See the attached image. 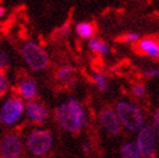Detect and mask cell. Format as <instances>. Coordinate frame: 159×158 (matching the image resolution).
<instances>
[{
	"label": "cell",
	"instance_id": "cell-4",
	"mask_svg": "<svg viewBox=\"0 0 159 158\" xmlns=\"http://www.w3.org/2000/svg\"><path fill=\"white\" fill-rule=\"evenodd\" d=\"M52 146V135L48 131L35 130L27 139V148L34 156H44Z\"/></svg>",
	"mask_w": 159,
	"mask_h": 158
},
{
	"label": "cell",
	"instance_id": "cell-16",
	"mask_svg": "<svg viewBox=\"0 0 159 158\" xmlns=\"http://www.w3.org/2000/svg\"><path fill=\"white\" fill-rule=\"evenodd\" d=\"M71 73H73V67L70 66H66V67H62L58 70L57 73V78L60 79V81H67V79L70 78Z\"/></svg>",
	"mask_w": 159,
	"mask_h": 158
},
{
	"label": "cell",
	"instance_id": "cell-3",
	"mask_svg": "<svg viewBox=\"0 0 159 158\" xmlns=\"http://www.w3.org/2000/svg\"><path fill=\"white\" fill-rule=\"evenodd\" d=\"M23 58L33 70H42L48 65V56L39 45L34 43H26L22 47Z\"/></svg>",
	"mask_w": 159,
	"mask_h": 158
},
{
	"label": "cell",
	"instance_id": "cell-2",
	"mask_svg": "<svg viewBox=\"0 0 159 158\" xmlns=\"http://www.w3.org/2000/svg\"><path fill=\"white\" fill-rule=\"evenodd\" d=\"M116 109L119 118L127 128L132 131H137L139 128H141L144 118H142V113L139 108L128 104V102H118Z\"/></svg>",
	"mask_w": 159,
	"mask_h": 158
},
{
	"label": "cell",
	"instance_id": "cell-17",
	"mask_svg": "<svg viewBox=\"0 0 159 158\" xmlns=\"http://www.w3.org/2000/svg\"><path fill=\"white\" fill-rule=\"evenodd\" d=\"M7 87H8V82H7V78H5V75L2 73V75H0V95H3L5 93V91H7Z\"/></svg>",
	"mask_w": 159,
	"mask_h": 158
},
{
	"label": "cell",
	"instance_id": "cell-6",
	"mask_svg": "<svg viewBox=\"0 0 159 158\" xmlns=\"http://www.w3.org/2000/svg\"><path fill=\"white\" fill-rule=\"evenodd\" d=\"M23 104L20 99H9L4 102L0 113V121L3 124H12L21 117Z\"/></svg>",
	"mask_w": 159,
	"mask_h": 158
},
{
	"label": "cell",
	"instance_id": "cell-21",
	"mask_svg": "<svg viewBox=\"0 0 159 158\" xmlns=\"http://www.w3.org/2000/svg\"><path fill=\"white\" fill-rule=\"evenodd\" d=\"M8 66V58H7V54L4 52H2V67H7Z\"/></svg>",
	"mask_w": 159,
	"mask_h": 158
},
{
	"label": "cell",
	"instance_id": "cell-11",
	"mask_svg": "<svg viewBox=\"0 0 159 158\" xmlns=\"http://www.w3.org/2000/svg\"><path fill=\"white\" fill-rule=\"evenodd\" d=\"M17 91L22 97L30 100V99H33L36 93V83L33 79H25V81H22L18 84Z\"/></svg>",
	"mask_w": 159,
	"mask_h": 158
},
{
	"label": "cell",
	"instance_id": "cell-22",
	"mask_svg": "<svg viewBox=\"0 0 159 158\" xmlns=\"http://www.w3.org/2000/svg\"><path fill=\"white\" fill-rule=\"evenodd\" d=\"M158 74H159V70H148V72H146V75L149 78H153V77H155Z\"/></svg>",
	"mask_w": 159,
	"mask_h": 158
},
{
	"label": "cell",
	"instance_id": "cell-10",
	"mask_svg": "<svg viewBox=\"0 0 159 158\" xmlns=\"http://www.w3.org/2000/svg\"><path fill=\"white\" fill-rule=\"evenodd\" d=\"M141 53H145L150 57H159V44L153 39H142L137 44Z\"/></svg>",
	"mask_w": 159,
	"mask_h": 158
},
{
	"label": "cell",
	"instance_id": "cell-5",
	"mask_svg": "<svg viewBox=\"0 0 159 158\" xmlns=\"http://www.w3.org/2000/svg\"><path fill=\"white\" fill-rule=\"evenodd\" d=\"M137 146L144 157H154L157 146V136L150 126L142 127L137 136Z\"/></svg>",
	"mask_w": 159,
	"mask_h": 158
},
{
	"label": "cell",
	"instance_id": "cell-14",
	"mask_svg": "<svg viewBox=\"0 0 159 158\" xmlns=\"http://www.w3.org/2000/svg\"><path fill=\"white\" fill-rule=\"evenodd\" d=\"M89 48L94 52H97V53H102V54H106L109 52V47L104 43V42H101L98 40V39H91L89 40Z\"/></svg>",
	"mask_w": 159,
	"mask_h": 158
},
{
	"label": "cell",
	"instance_id": "cell-19",
	"mask_svg": "<svg viewBox=\"0 0 159 158\" xmlns=\"http://www.w3.org/2000/svg\"><path fill=\"white\" fill-rule=\"evenodd\" d=\"M137 39H139V34H136V33H131V34H127L123 36L124 42H133V40H137Z\"/></svg>",
	"mask_w": 159,
	"mask_h": 158
},
{
	"label": "cell",
	"instance_id": "cell-8",
	"mask_svg": "<svg viewBox=\"0 0 159 158\" xmlns=\"http://www.w3.org/2000/svg\"><path fill=\"white\" fill-rule=\"evenodd\" d=\"M100 119L102 126L105 127L106 131H109L113 135H118L120 132V124H119V121L115 115V113L111 110L110 108H105L100 114Z\"/></svg>",
	"mask_w": 159,
	"mask_h": 158
},
{
	"label": "cell",
	"instance_id": "cell-1",
	"mask_svg": "<svg viewBox=\"0 0 159 158\" xmlns=\"http://www.w3.org/2000/svg\"><path fill=\"white\" fill-rule=\"evenodd\" d=\"M54 117L61 127L70 132H79L85 123L83 108L74 99H70L67 104L60 105L54 110Z\"/></svg>",
	"mask_w": 159,
	"mask_h": 158
},
{
	"label": "cell",
	"instance_id": "cell-13",
	"mask_svg": "<svg viewBox=\"0 0 159 158\" xmlns=\"http://www.w3.org/2000/svg\"><path fill=\"white\" fill-rule=\"evenodd\" d=\"M76 33L82 38H91L94 33V27L88 22H80L76 25Z\"/></svg>",
	"mask_w": 159,
	"mask_h": 158
},
{
	"label": "cell",
	"instance_id": "cell-7",
	"mask_svg": "<svg viewBox=\"0 0 159 158\" xmlns=\"http://www.w3.org/2000/svg\"><path fill=\"white\" fill-rule=\"evenodd\" d=\"M22 152V145L18 136L14 133H7L2 139L0 156L2 158H20Z\"/></svg>",
	"mask_w": 159,
	"mask_h": 158
},
{
	"label": "cell",
	"instance_id": "cell-12",
	"mask_svg": "<svg viewBox=\"0 0 159 158\" xmlns=\"http://www.w3.org/2000/svg\"><path fill=\"white\" fill-rule=\"evenodd\" d=\"M140 149L137 145L127 143L122 146V158H140Z\"/></svg>",
	"mask_w": 159,
	"mask_h": 158
},
{
	"label": "cell",
	"instance_id": "cell-9",
	"mask_svg": "<svg viewBox=\"0 0 159 158\" xmlns=\"http://www.w3.org/2000/svg\"><path fill=\"white\" fill-rule=\"evenodd\" d=\"M26 110H27V115L36 124H42L47 118H48L47 108L43 104H39V102H34V101L29 102V104L26 105Z\"/></svg>",
	"mask_w": 159,
	"mask_h": 158
},
{
	"label": "cell",
	"instance_id": "cell-18",
	"mask_svg": "<svg viewBox=\"0 0 159 158\" xmlns=\"http://www.w3.org/2000/svg\"><path fill=\"white\" fill-rule=\"evenodd\" d=\"M133 93L136 95V96H144L145 95V87L142 86V84H137V86H134L133 87Z\"/></svg>",
	"mask_w": 159,
	"mask_h": 158
},
{
	"label": "cell",
	"instance_id": "cell-15",
	"mask_svg": "<svg viewBox=\"0 0 159 158\" xmlns=\"http://www.w3.org/2000/svg\"><path fill=\"white\" fill-rule=\"evenodd\" d=\"M93 79H94V83H96L97 88H98L100 91H106V90H107V82H106V79H105L104 75H101V74H94Z\"/></svg>",
	"mask_w": 159,
	"mask_h": 158
},
{
	"label": "cell",
	"instance_id": "cell-20",
	"mask_svg": "<svg viewBox=\"0 0 159 158\" xmlns=\"http://www.w3.org/2000/svg\"><path fill=\"white\" fill-rule=\"evenodd\" d=\"M154 124L157 127V131L159 132V110H157L155 114H154Z\"/></svg>",
	"mask_w": 159,
	"mask_h": 158
}]
</instances>
